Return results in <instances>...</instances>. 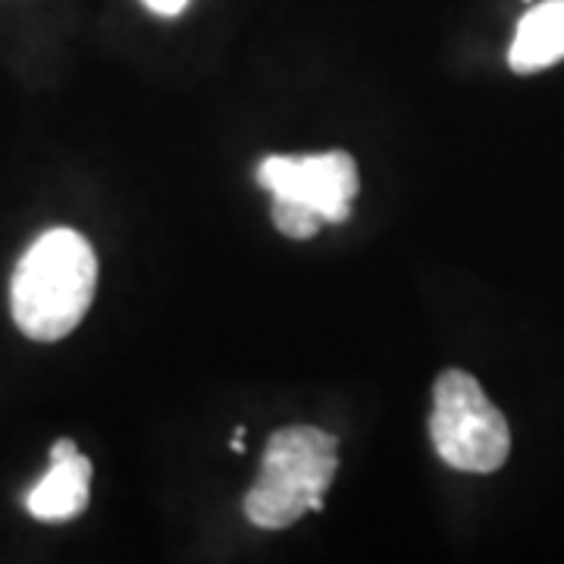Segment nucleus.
<instances>
[{
	"instance_id": "obj_1",
	"label": "nucleus",
	"mask_w": 564,
	"mask_h": 564,
	"mask_svg": "<svg viewBox=\"0 0 564 564\" xmlns=\"http://www.w3.org/2000/svg\"><path fill=\"white\" fill-rule=\"evenodd\" d=\"M98 289V258L76 229H47L22 254L10 282V311L22 336L57 343L88 314Z\"/></svg>"
},
{
	"instance_id": "obj_2",
	"label": "nucleus",
	"mask_w": 564,
	"mask_h": 564,
	"mask_svg": "<svg viewBox=\"0 0 564 564\" xmlns=\"http://www.w3.org/2000/svg\"><path fill=\"white\" fill-rule=\"evenodd\" d=\"M339 470V440L317 426H285L270 436L261 474L245 496V514L261 530H282L321 511Z\"/></svg>"
},
{
	"instance_id": "obj_3",
	"label": "nucleus",
	"mask_w": 564,
	"mask_h": 564,
	"mask_svg": "<svg viewBox=\"0 0 564 564\" xmlns=\"http://www.w3.org/2000/svg\"><path fill=\"white\" fill-rule=\"evenodd\" d=\"M430 440L436 455L464 474H492L511 452L505 414L489 402L484 386L464 370H445L433 386Z\"/></svg>"
},
{
	"instance_id": "obj_4",
	"label": "nucleus",
	"mask_w": 564,
	"mask_h": 564,
	"mask_svg": "<svg viewBox=\"0 0 564 564\" xmlns=\"http://www.w3.org/2000/svg\"><path fill=\"white\" fill-rule=\"evenodd\" d=\"M258 182L285 202L314 207L326 223H345L361 188L358 163L345 151H326L314 158H267L258 166Z\"/></svg>"
},
{
	"instance_id": "obj_5",
	"label": "nucleus",
	"mask_w": 564,
	"mask_h": 564,
	"mask_svg": "<svg viewBox=\"0 0 564 564\" xmlns=\"http://www.w3.org/2000/svg\"><path fill=\"white\" fill-rule=\"evenodd\" d=\"M88 489H91V462L79 452L73 458L51 462V470L25 496V508L39 521H51V524L73 521L88 508Z\"/></svg>"
},
{
	"instance_id": "obj_6",
	"label": "nucleus",
	"mask_w": 564,
	"mask_h": 564,
	"mask_svg": "<svg viewBox=\"0 0 564 564\" xmlns=\"http://www.w3.org/2000/svg\"><path fill=\"white\" fill-rule=\"evenodd\" d=\"M564 61V0H543L530 7L508 51V66L514 73H540Z\"/></svg>"
},
{
	"instance_id": "obj_7",
	"label": "nucleus",
	"mask_w": 564,
	"mask_h": 564,
	"mask_svg": "<svg viewBox=\"0 0 564 564\" xmlns=\"http://www.w3.org/2000/svg\"><path fill=\"white\" fill-rule=\"evenodd\" d=\"M273 223H276V229H280L282 236H289V239H311V236L321 232V226L326 220L307 204L273 198Z\"/></svg>"
},
{
	"instance_id": "obj_8",
	"label": "nucleus",
	"mask_w": 564,
	"mask_h": 564,
	"mask_svg": "<svg viewBox=\"0 0 564 564\" xmlns=\"http://www.w3.org/2000/svg\"><path fill=\"white\" fill-rule=\"evenodd\" d=\"M148 10H154L158 17H180L182 10L188 7V0H141Z\"/></svg>"
},
{
	"instance_id": "obj_9",
	"label": "nucleus",
	"mask_w": 564,
	"mask_h": 564,
	"mask_svg": "<svg viewBox=\"0 0 564 564\" xmlns=\"http://www.w3.org/2000/svg\"><path fill=\"white\" fill-rule=\"evenodd\" d=\"M73 455H79V445L73 440H57L51 445V462H63V458H73Z\"/></svg>"
}]
</instances>
